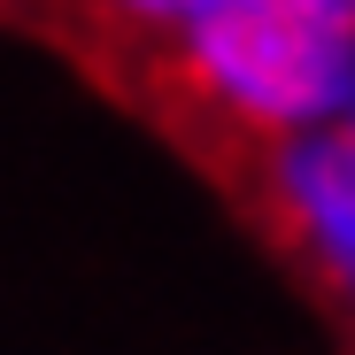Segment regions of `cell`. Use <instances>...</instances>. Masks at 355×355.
Returning a JSON list of instances; mask_svg holds the SVG:
<instances>
[{
	"label": "cell",
	"mask_w": 355,
	"mask_h": 355,
	"mask_svg": "<svg viewBox=\"0 0 355 355\" xmlns=\"http://www.w3.org/2000/svg\"><path fill=\"white\" fill-rule=\"evenodd\" d=\"M201 155H270L355 116L347 0H201L155 62L124 85Z\"/></svg>",
	"instance_id": "cell-1"
},
{
	"label": "cell",
	"mask_w": 355,
	"mask_h": 355,
	"mask_svg": "<svg viewBox=\"0 0 355 355\" xmlns=\"http://www.w3.org/2000/svg\"><path fill=\"white\" fill-rule=\"evenodd\" d=\"M248 193L302 278L355 324V147L347 132H309L248 162Z\"/></svg>",
	"instance_id": "cell-2"
},
{
	"label": "cell",
	"mask_w": 355,
	"mask_h": 355,
	"mask_svg": "<svg viewBox=\"0 0 355 355\" xmlns=\"http://www.w3.org/2000/svg\"><path fill=\"white\" fill-rule=\"evenodd\" d=\"M201 8V0H39V24H54L93 70H108V78H139L155 54L186 31V16Z\"/></svg>",
	"instance_id": "cell-3"
},
{
	"label": "cell",
	"mask_w": 355,
	"mask_h": 355,
	"mask_svg": "<svg viewBox=\"0 0 355 355\" xmlns=\"http://www.w3.org/2000/svg\"><path fill=\"white\" fill-rule=\"evenodd\" d=\"M39 8V0H0V16H31Z\"/></svg>",
	"instance_id": "cell-4"
},
{
	"label": "cell",
	"mask_w": 355,
	"mask_h": 355,
	"mask_svg": "<svg viewBox=\"0 0 355 355\" xmlns=\"http://www.w3.org/2000/svg\"><path fill=\"white\" fill-rule=\"evenodd\" d=\"M347 8H355V0H347Z\"/></svg>",
	"instance_id": "cell-5"
}]
</instances>
